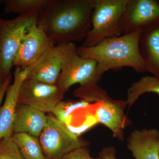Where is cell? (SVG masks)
Here are the masks:
<instances>
[{"label": "cell", "instance_id": "30bf717a", "mask_svg": "<svg viewBox=\"0 0 159 159\" xmlns=\"http://www.w3.org/2000/svg\"><path fill=\"white\" fill-rule=\"evenodd\" d=\"M159 21V0H127L122 20L123 34Z\"/></svg>", "mask_w": 159, "mask_h": 159}, {"label": "cell", "instance_id": "cb8c5ba5", "mask_svg": "<svg viewBox=\"0 0 159 159\" xmlns=\"http://www.w3.org/2000/svg\"><path fill=\"white\" fill-rule=\"evenodd\" d=\"M4 81H5V80H4ZM3 82H4V81L2 80L1 77H0V89H1V87H2V85Z\"/></svg>", "mask_w": 159, "mask_h": 159}, {"label": "cell", "instance_id": "d6986e66", "mask_svg": "<svg viewBox=\"0 0 159 159\" xmlns=\"http://www.w3.org/2000/svg\"><path fill=\"white\" fill-rule=\"evenodd\" d=\"M147 93L159 95V79L154 76H145L131 85L127 90V100L129 107L140 96Z\"/></svg>", "mask_w": 159, "mask_h": 159}, {"label": "cell", "instance_id": "e0dca14e", "mask_svg": "<svg viewBox=\"0 0 159 159\" xmlns=\"http://www.w3.org/2000/svg\"><path fill=\"white\" fill-rule=\"evenodd\" d=\"M50 0H5L4 11L7 14H39L48 4Z\"/></svg>", "mask_w": 159, "mask_h": 159}, {"label": "cell", "instance_id": "4fadbf2b", "mask_svg": "<svg viewBox=\"0 0 159 159\" xmlns=\"http://www.w3.org/2000/svg\"><path fill=\"white\" fill-rule=\"evenodd\" d=\"M127 147L135 159H159V130H134L127 139Z\"/></svg>", "mask_w": 159, "mask_h": 159}, {"label": "cell", "instance_id": "8fae6325", "mask_svg": "<svg viewBox=\"0 0 159 159\" xmlns=\"http://www.w3.org/2000/svg\"><path fill=\"white\" fill-rule=\"evenodd\" d=\"M63 54V44L51 47L37 61L28 67L27 79L50 85H57Z\"/></svg>", "mask_w": 159, "mask_h": 159}, {"label": "cell", "instance_id": "7c38bea8", "mask_svg": "<svg viewBox=\"0 0 159 159\" xmlns=\"http://www.w3.org/2000/svg\"><path fill=\"white\" fill-rule=\"evenodd\" d=\"M28 73V67L15 68L13 82L7 89L5 101L0 107V140L5 137L11 136L13 134L12 125L18 103L20 88Z\"/></svg>", "mask_w": 159, "mask_h": 159}, {"label": "cell", "instance_id": "6da1fadb", "mask_svg": "<svg viewBox=\"0 0 159 159\" xmlns=\"http://www.w3.org/2000/svg\"><path fill=\"white\" fill-rule=\"evenodd\" d=\"M95 0H50L37 24L55 45L84 41L92 28Z\"/></svg>", "mask_w": 159, "mask_h": 159}, {"label": "cell", "instance_id": "603a6c76", "mask_svg": "<svg viewBox=\"0 0 159 159\" xmlns=\"http://www.w3.org/2000/svg\"><path fill=\"white\" fill-rule=\"evenodd\" d=\"M11 79H12L11 74H10L3 82L2 85L0 89V107H1V104L2 102L4 96L6 93V91L9 85L11 84Z\"/></svg>", "mask_w": 159, "mask_h": 159}, {"label": "cell", "instance_id": "5bb4252c", "mask_svg": "<svg viewBox=\"0 0 159 159\" xmlns=\"http://www.w3.org/2000/svg\"><path fill=\"white\" fill-rule=\"evenodd\" d=\"M139 49L146 71L159 79V21L142 29Z\"/></svg>", "mask_w": 159, "mask_h": 159}, {"label": "cell", "instance_id": "ba28073f", "mask_svg": "<svg viewBox=\"0 0 159 159\" xmlns=\"http://www.w3.org/2000/svg\"><path fill=\"white\" fill-rule=\"evenodd\" d=\"M64 96L57 85L46 84L26 78L20 88L18 102L45 113H52Z\"/></svg>", "mask_w": 159, "mask_h": 159}, {"label": "cell", "instance_id": "3957f363", "mask_svg": "<svg viewBox=\"0 0 159 159\" xmlns=\"http://www.w3.org/2000/svg\"><path fill=\"white\" fill-rule=\"evenodd\" d=\"M127 0H95L92 28L82 46L93 47L106 39L121 36Z\"/></svg>", "mask_w": 159, "mask_h": 159}, {"label": "cell", "instance_id": "ffe728a7", "mask_svg": "<svg viewBox=\"0 0 159 159\" xmlns=\"http://www.w3.org/2000/svg\"><path fill=\"white\" fill-rule=\"evenodd\" d=\"M0 159H25L11 136L0 140Z\"/></svg>", "mask_w": 159, "mask_h": 159}, {"label": "cell", "instance_id": "44dd1931", "mask_svg": "<svg viewBox=\"0 0 159 159\" xmlns=\"http://www.w3.org/2000/svg\"><path fill=\"white\" fill-rule=\"evenodd\" d=\"M62 159H101L99 157H93L90 156V151L85 147H81L71 152Z\"/></svg>", "mask_w": 159, "mask_h": 159}, {"label": "cell", "instance_id": "7402d4cb", "mask_svg": "<svg viewBox=\"0 0 159 159\" xmlns=\"http://www.w3.org/2000/svg\"><path fill=\"white\" fill-rule=\"evenodd\" d=\"M116 150L114 147H105L100 152L99 157L101 159H117Z\"/></svg>", "mask_w": 159, "mask_h": 159}, {"label": "cell", "instance_id": "9a60e30c", "mask_svg": "<svg viewBox=\"0 0 159 159\" xmlns=\"http://www.w3.org/2000/svg\"><path fill=\"white\" fill-rule=\"evenodd\" d=\"M47 122L46 113L18 102L12 125L13 134L24 133L39 138Z\"/></svg>", "mask_w": 159, "mask_h": 159}, {"label": "cell", "instance_id": "277c9868", "mask_svg": "<svg viewBox=\"0 0 159 159\" xmlns=\"http://www.w3.org/2000/svg\"><path fill=\"white\" fill-rule=\"evenodd\" d=\"M38 13L20 15L11 20L0 17V77L3 81L11 74L13 61L21 43Z\"/></svg>", "mask_w": 159, "mask_h": 159}, {"label": "cell", "instance_id": "8992f818", "mask_svg": "<svg viewBox=\"0 0 159 159\" xmlns=\"http://www.w3.org/2000/svg\"><path fill=\"white\" fill-rule=\"evenodd\" d=\"M63 58L57 85L65 94L73 85L84 86L97 84L100 80L97 74V62L80 56L74 43L63 44Z\"/></svg>", "mask_w": 159, "mask_h": 159}, {"label": "cell", "instance_id": "ac0fdd59", "mask_svg": "<svg viewBox=\"0 0 159 159\" xmlns=\"http://www.w3.org/2000/svg\"><path fill=\"white\" fill-rule=\"evenodd\" d=\"M91 104L90 102L81 99L62 100L56 105L51 114L69 128L72 123L74 112L87 108Z\"/></svg>", "mask_w": 159, "mask_h": 159}, {"label": "cell", "instance_id": "52a82bcc", "mask_svg": "<svg viewBox=\"0 0 159 159\" xmlns=\"http://www.w3.org/2000/svg\"><path fill=\"white\" fill-rule=\"evenodd\" d=\"M40 143L46 159H62L73 151L84 147L78 136L51 113L40 135Z\"/></svg>", "mask_w": 159, "mask_h": 159}, {"label": "cell", "instance_id": "2e32d148", "mask_svg": "<svg viewBox=\"0 0 159 159\" xmlns=\"http://www.w3.org/2000/svg\"><path fill=\"white\" fill-rule=\"evenodd\" d=\"M11 138L25 159H46L38 137L18 133L12 134Z\"/></svg>", "mask_w": 159, "mask_h": 159}, {"label": "cell", "instance_id": "9c48e42d", "mask_svg": "<svg viewBox=\"0 0 159 159\" xmlns=\"http://www.w3.org/2000/svg\"><path fill=\"white\" fill-rule=\"evenodd\" d=\"M54 45L37 23L33 24L21 43L13 61V66L22 69L28 67Z\"/></svg>", "mask_w": 159, "mask_h": 159}, {"label": "cell", "instance_id": "5b68a950", "mask_svg": "<svg viewBox=\"0 0 159 159\" xmlns=\"http://www.w3.org/2000/svg\"><path fill=\"white\" fill-rule=\"evenodd\" d=\"M84 97L89 102H95L92 112L97 123L105 125L112 132L114 137L123 140V130L130 123L124 113L128 105L126 101L112 99L97 84L87 88Z\"/></svg>", "mask_w": 159, "mask_h": 159}, {"label": "cell", "instance_id": "7a4b0ae2", "mask_svg": "<svg viewBox=\"0 0 159 159\" xmlns=\"http://www.w3.org/2000/svg\"><path fill=\"white\" fill-rule=\"evenodd\" d=\"M142 29L106 39L93 47L80 46L77 48V53L97 62V74L100 79L107 71L119 70L124 67L131 68L138 73H145L147 71L139 49Z\"/></svg>", "mask_w": 159, "mask_h": 159}]
</instances>
